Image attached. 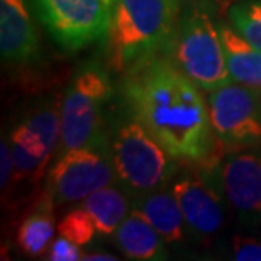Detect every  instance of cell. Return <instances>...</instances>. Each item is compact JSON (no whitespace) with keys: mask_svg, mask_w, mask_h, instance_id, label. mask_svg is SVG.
Returning a JSON list of instances; mask_svg holds the SVG:
<instances>
[{"mask_svg":"<svg viewBox=\"0 0 261 261\" xmlns=\"http://www.w3.org/2000/svg\"><path fill=\"white\" fill-rule=\"evenodd\" d=\"M126 73L124 97L133 116L176 160L200 163L211 158L217 139L200 88L165 55Z\"/></svg>","mask_w":261,"mask_h":261,"instance_id":"6da1fadb","label":"cell"},{"mask_svg":"<svg viewBox=\"0 0 261 261\" xmlns=\"http://www.w3.org/2000/svg\"><path fill=\"white\" fill-rule=\"evenodd\" d=\"M180 19V0H116L109 31L112 65L127 71L166 53Z\"/></svg>","mask_w":261,"mask_h":261,"instance_id":"7a4b0ae2","label":"cell"},{"mask_svg":"<svg viewBox=\"0 0 261 261\" xmlns=\"http://www.w3.org/2000/svg\"><path fill=\"white\" fill-rule=\"evenodd\" d=\"M111 148L116 180L136 195L163 189L178 170L180 160L136 117L117 127Z\"/></svg>","mask_w":261,"mask_h":261,"instance_id":"3957f363","label":"cell"},{"mask_svg":"<svg viewBox=\"0 0 261 261\" xmlns=\"http://www.w3.org/2000/svg\"><path fill=\"white\" fill-rule=\"evenodd\" d=\"M165 56L203 92L231 82L219 28L198 4L178 19Z\"/></svg>","mask_w":261,"mask_h":261,"instance_id":"277c9868","label":"cell"},{"mask_svg":"<svg viewBox=\"0 0 261 261\" xmlns=\"http://www.w3.org/2000/svg\"><path fill=\"white\" fill-rule=\"evenodd\" d=\"M112 90L111 76L100 65H87L73 76L60 103L61 153L88 144L106 133L102 127L103 107Z\"/></svg>","mask_w":261,"mask_h":261,"instance_id":"5b68a950","label":"cell"},{"mask_svg":"<svg viewBox=\"0 0 261 261\" xmlns=\"http://www.w3.org/2000/svg\"><path fill=\"white\" fill-rule=\"evenodd\" d=\"M116 178L112 161V148L107 134L83 144L66 149L48 173L46 190L55 203L82 202L93 192L111 185Z\"/></svg>","mask_w":261,"mask_h":261,"instance_id":"8992f818","label":"cell"},{"mask_svg":"<svg viewBox=\"0 0 261 261\" xmlns=\"http://www.w3.org/2000/svg\"><path fill=\"white\" fill-rule=\"evenodd\" d=\"M116 0H36V12L60 48L80 51L109 36Z\"/></svg>","mask_w":261,"mask_h":261,"instance_id":"52a82bcc","label":"cell"},{"mask_svg":"<svg viewBox=\"0 0 261 261\" xmlns=\"http://www.w3.org/2000/svg\"><path fill=\"white\" fill-rule=\"evenodd\" d=\"M14 160V180L38 181L44 175L49 160L61 143V117L56 102H46L33 109L9 136Z\"/></svg>","mask_w":261,"mask_h":261,"instance_id":"ba28073f","label":"cell"},{"mask_svg":"<svg viewBox=\"0 0 261 261\" xmlns=\"http://www.w3.org/2000/svg\"><path fill=\"white\" fill-rule=\"evenodd\" d=\"M214 136L219 143L241 148L261 141V102L259 92L238 82L207 92Z\"/></svg>","mask_w":261,"mask_h":261,"instance_id":"9c48e42d","label":"cell"},{"mask_svg":"<svg viewBox=\"0 0 261 261\" xmlns=\"http://www.w3.org/2000/svg\"><path fill=\"white\" fill-rule=\"evenodd\" d=\"M227 202L246 222L261 221V156L251 151L231 154L217 168Z\"/></svg>","mask_w":261,"mask_h":261,"instance_id":"30bf717a","label":"cell"},{"mask_svg":"<svg viewBox=\"0 0 261 261\" xmlns=\"http://www.w3.org/2000/svg\"><path fill=\"white\" fill-rule=\"evenodd\" d=\"M187 227L197 236L208 238L224 224V208L216 187L198 176L185 175L171 185Z\"/></svg>","mask_w":261,"mask_h":261,"instance_id":"8fae6325","label":"cell"},{"mask_svg":"<svg viewBox=\"0 0 261 261\" xmlns=\"http://www.w3.org/2000/svg\"><path fill=\"white\" fill-rule=\"evenodd\" d=\"M39 48L24 0H0V53L5 63H28Z\"/></svg>","mask_w":261,"mask_h":261,"instance_id":"7c38bea8","label":"cell"},{"mask_svg":"<svg viewBox=\"0 0 261 261\" xmlns=\"http://www.w3.org/2000/svg\"><path fill=\"white\" fill-rule=\"evenodd\" d=\"M217 28L231 80L261 92V49L232 25L221 24Z\"/></svg>","mask_w":261,"mask_h":261,"instance_id":"4fadbf2b","label":"cell"},{"mask_svg":"<svg viewBox=\"0 0 261 261\" xmlns=\"http://www.w3.org/2000/svg\"><path fill=\"white\" fill-rule=\"evenodd\" d=\"M134 208L141 212V216L168 244L181 243L185 238V219L173 190L160 189L138 195Z\"/></svg>","mask_w":261,"mask_h":261,"instance_id":"5bb4252c","label":"cell"},{"mask_svg":"<svg viewBox=\"0 0 261 261\" xmlns=\"http://www.w3.org/2000/svg\"><path fill=\"white\" fill-rule=\"evenodd\" d=\"M114 236L119 249L130 259L154 261L166 258V241L136 208L127 214Z\"/></svg>","mask_w":261,"mask_h":261,"instance_id":"9a60e30c","label":"cell"},{"mask_svg":"<svg viewBox=\"0 0 261 261\" xmlns=\"http://www.w3.org/2000/svg\"><path fill=\"white\" fill-rule=\"evenodd\" d=\"M55 200L48 190H44L36 200L33 211L22 219L17 231V243L29 256H39L49 248L55 234Z\"/></svg>","mask_w":261,"mask_h":261,"instance_id":"2e32d148","label":"cell"},{"mask_svg":"<svg viewBox=\"0 0 261 261\" xmlns=\"http://www.w3.org/2000/svg\"><path fill=\"white\" fill-rule=\"evenodd\" d=\"M80 205L92 217L97 234H103V236L116 234L117 227L129 214L127 197L114 185H107L93 192L87 198H83Z\"/></svg>","mask_w":261,"mask_h":261,"instance_id":"e0dca14e","label":"cell"},{"mask_svg":"<svg viewBox=\"0 0 261 261\" xmlns=\"http://www.w3.org/2000/svg\"><path fill=\"white\" fill-rule=\"evenodd\" d=\"M229 20L249 43L261 49V0H244L229 9Z\"/></svg>","mask_w":261,"mask_h":261,"instance_id":"ac0fdd59","label":"cell"},{"mask_svg":"<svg viewBox=\"0 0 261 261\" xmlns=\"http://www.w3.org/2000/svg\"><path fill=\"white\" fill-rule=\"evenodd\" d=\"M56 229H58L60 236L70 239V241L80 244V246L88 244L97 234L95 224L82 205L65 214V217L60 221Z\"/></svg>","mask_w":261,"mask_h":261,"instance_id":"d6986e66","label":"cell"},{"mask_svg":"<svg viewBox=\"0 0 261 261\" xmlns=\"http://www.w3.org/2000/svg\"><path fill=\"white\" fill-rule=\"evenodd\" d=\"M80 244L70 241L63 236H58L51 241L48 248V259L51 261H78L83 259Z\"/></svg>","mask_w":261,"mask_h":261,"instance_id":"ffe728a7","label":"cell"},{"mask_svg":"<svg viewBox=\"0 0 261 261\" xmlns=\"http://www.w3.org/2000/svg\"><path fill=\"white\" fill-rule=\"evenodd\" d=\"M232 256L238 261H261V243L253 238L236 236L232 239Z\"/></svg>","mask_w":261,"mask_h":261,"instance_id":"44dd1931","label":"cell"},{"mask_svg":"<svg viewBox=\"0 0 261 261\" xmlns=\"http://www.w3.org/2000/svg\"><path fill=\"white\" fill-rule=\"evenodd\" d=\"M12 180H14L12 149H10L9 139L2 138V143H0V184H2V190L10 189Z\"/></svg>","mask_w":261,"mask_h":261,"instance_id":"7402d4cb","label":"cell"},{"mask_svg":"<svg viewBox=\"0 0 261 261\" xmlns=\"http://www.w3.org/2000/svg\"><path fill=\"white\" fill-rule=\"evenodd\" d=\"M83 259L87 261H114L117 259L114 254H107V253H90V254H85Z\"/></svg>","mask_w":261,"mask_h":261,"instance_id":"603a6c76","label":"cell"},{"mask_svg":"<svg viewBox=\"0 0 261 261\" xmlns=\"http://www.w3.org/2000/svg\"><path fill=\"white\" fill-rule=\"evenodd\" d=\"M259 102H261V92H259Z\"/></svg>","mask_w":261,"mask_h":261,"instance_id":"cb8c5ba5","label":"cell"}]
</instances>
